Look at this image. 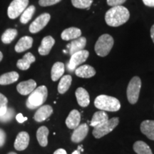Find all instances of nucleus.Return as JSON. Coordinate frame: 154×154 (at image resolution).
<instances>
[{
	"label": "nucleus",
	"instance_id": "nucleus-1",
	"mask_svg": "<svg viewBox=\"0 0 154 154\" xmlns=\"http://www.w3.org/2000/svg\"><path fill=\"white\" fill-rule=\"evenodd\" d=\"M129 11L123 6H116L107 11L105 21L110 26L117 27L125 24L129 19Z\"/></svg>",
	"mask_w": 154,
	"mask_h": 154
},
{
	"label": "nucleus",
	"instance_id": "nucleus-2",
	"mask_svg": "<svg viewBox=\"0 0 154 154\" xmlns=\"http://www.w3.org/2000/svg\"><path fill=\"white\" fill-rule=\"evenodd\" d=\"M94 105L100 110L111 112L118 111L121 109V103L119 99L106 95L98 96L94 101Z\"/></svg>",
	"mask_w": 154,
	"mask_h": 154
},
{
	"label": "nucleus",
	"instance_id": "nucleus-3",
	"mask_svg": "<svg viewBox=\"0 0 154 154\" xmlns=\"http://www.w3.org/2000/svg\"><path fill=\"white\" fill-rule=\"evenodd\" d=\"M47 88L45 86H38L29 94L26 100V106L30 109H34L41 106L47 99Z\"/></svg>",
	"mask_w": 154,
	"mask_h": 154
},
{
	"label": "nucleus",
	"instance_id": "nucleus-4",
	"mask_svg": "<svg viewBox=\"0 0 154 154\" xmlns=\"http://www.w3.org/2000/svg\"><path fill=\"white\" fill-rule=\"evenodd\" d=\"M114 40L111 35L108 34H104L98 38L95 44V51L96 54L99 57H104L110 53L112 49Z\"/></svg>",
	"mask_w": 154,
	"mask_h": 154
},
{
	"label": "nucleus",
	"instance_id": "nucleus-5",
	"mask_svg": "<svg viewBox=\"0 0 154 154\" xmlns=\"http://www.w3.org/2000/svg\"><path fill=\"white\" fill-rule=\"evenodd\" d=\"M119 123V119L118 117L109 119L105 123L99 126L94 127L93 135L96 138H101L103 136L111 133L114 128L118 126Z\"/></svg>",
	"mask_w": 154,
	"mask_h": 154
},
{
	"label": "nucleus",
	"instance_id": "nucleus-6",
	"mask_svg": "<svg viewBox=\"0 0 154 154\" xmlns=\"http://www.w3.org/2000/svg\"><path fill=\"white\" fill-rule=\"evenodd\" d=\"M140 88H141V81L138 76H134L131 79L126 90L127 98L131 104L137 103L139 97Z\"/></svg>",
	"mask_w": 154,
	"mask_h": 154
},
{
	"label": "nucleus",
	"instance_id": "nucleus-7",
	"mask_svg": "<svg viewBox=\"0 0 154 154\" xmlns=\"http://www.w3.org/2000/svg\"><path fill=\"white\" fill-rule=\"evenodd\" d=\"M28 5L29 0H13L8 7V17L11 19L17 18L27 8Z\"/></svg>",
	"mask_w": 154,
	"mask_h": 154
},
{
	"label": "nucleus",
	"instance_id": "nucleus-8",
	"mask_svg": "<svg viewBox=\"0 0 154 154\" xmlns=\"http://www.w3.org/2000/svg\"><path fill=\"white\" fill-rule=\"evenodd\" d=\"M88 56H89V52L84 49L72 54L71 56L68 64H67L68 70L70 72H74L78 66H79L82 63L85 62L86 59H88Z\"/></svg>",
	"mask_w": 154,
	"mask_h": 154
},
{
	"label": "nucleus",
	"instance_id": "nucleus-9",
	"mask_svg": "<svg viewBox=\"0 0 154 154\" xmlns=\"http://www.w3.org/2000/svg\"><path fill=\"white\" fill-rule=\"evenodd\" d=\"M51 16L48 13L39 15L29 26V32L32 34H36L43 29L50 21Z\"/></svg>",
	"mask_w": 154,
	"mask_h": 154
},
{
	"label": "nucleus",
	"instance_id": "nucleus-10",
	"mask_svg": "<svg viewBox=\"0 0 154 154\" xmlns=\"http://www.w3.org/2000/svg\"><path fill=\"white\" fill-rule=\"evenodd\" d=\"M86 45V38L84 36L73 40L70 44H67V49H68V53L72 56L76 52L84 50Z\"/></svg>",
	"mask_w": 154,
	"mask_h": 154
},
{
	"label": "nucleus",
	"instance_id": "nucleus-11",
	"mask_svg": "<svg viewBox=\"0 0 154 154\" xmlns=\"http://www.w3.org/2000/svg\"><path fill=\"white\" fill-rule=\"evenodd\" d=\"M72 135V141L74 143H80L87 136L88 132V126L86 124H82L74 129Z\"/></svg>",
	"mask_w": 154,
	"mask_h": 154
},
{
	"label": "nucleus",
	"instance_id": "nucleus-12",
	"mask_svg": "<svg viewBox=\"0 0 154 154\" xmlns=\"http://www.w3.org/2000/svg\"><path fill=\"white\" fill-rule=\"evenodd\" d=\"M53 113V109L51 106L44 105L40 106L34 116V119L37 122H42L47 120Z\"/></svg>",
	"mask_w": 154,
	"mask_h": 154
},
{
	"label": "nucleus",
	"instance_id": "nucleus-13",
	"mask_svg": "<svg viewBox=\"0 0 154 154\" xmlns=\"http://www.w3.org/2000/svg\"><path fill=\"white\" fill-rule=\"evenodd\" d=\"M36 87V83L33 79L20 82L17 86V90L22 95L26 96L32 93Z\"/></svg>",
	"mask_w": 154,
	"mask_h": 154
},
{
	"label": "nucleus",
	"instance_id": "nucleus-14",
	"mask_svg": "<svg viewBox=\"0 0 154 154\" xmlns=\"http://www.w3.org/2000/svg\"><path fill=\"white\" fill-rule=\"evenodd\" d=\"M29 135L26 131H22L17 135L14 142V148L17 151H24L28 147Z\"/></svg>",
	"mask_w": 154,
	"mask_h": 154
},
{
	"label": "nucleus",
	"instance_id": "nucleus-15",
	"mask_svg": "<svg viewBox=\"0 0 154 154\" xmlns=\"http://www.w3.org/2000/svg\"><path fill=\"white\" fill-rule=\"evenodd\" d=\"M55 44V40L52 36H45L43 39H42L41 45L38 47V51L40 55L46 56L48 55L52 49Z\"/></svg>",
	"mask_w": 154,
	"mask_h": 154
},
{
	"label": "nucleus",
	"instance_id": "nucleus-16",
	"mask_svg": "<svg viewBox=\"0 0 154 154\" xmlns=\"http://www.w3.org/2000/svg\"><path fill=\"white\" fill-rule=\"evenodd\" d=\"M77 102L79 105L82 107H87L90 103V97L88 91L85 88L79 87L75 92Z\"/></svg>",
	"mask_w": 154,
	"mask_h": 154
},
{
	"label": "nucleus",
	"instance_id": "nucleus-17",
	"mask_svg": "<svg viewBox=\"0 0 154 154\" xmlns=\"http://www.w3.org/2000/svg\"><path fill=\"white\" fill-rule=\"evenodd\" d=\"M74 72L77 76L84 79L91 78V77L95 76L96 74V70L94 67L86 64L77 67L75 69Z\"/></svg>",
	"mask_w": 154,
	"mask_h": 154
},
{
	"label": "nucleus",
	"instance_id": "nucleus-18",
	"mask_svg": "<svg viewBox=\"0 0 154 154\" xmlns=\"http://www.w3.org/2000/svg\"><path fill=\"white\" fill-rule=\"evenodd\" d=\"M81 121V114L78 111L74 109L69 113L66 119V124L70 129H75L77 126H79Z\"/></svg>",
	"mask_w": 154,
	"mask_h": 154
},
{
	"label": "nucleus",
	"instance_id": "nucleus-19",
	"mask_svg": "<svg viewBox=\"0 0 154 154\" xmlns=\"http://www.w3.org/2000/svg\"><path fill=\"white\" fill-rule=\"evenodd\" d=\"M33 44V38L31 36H23L19 40L16 46H15V51L17 53H21L23 51L29 49Z\"/></svg>",
	"mask_w": 154,
	"mask_h": 154
},
{
	"label": "nucleus",
	"instance_id": "nucleus-20",
	"mask_svg": "<svg viewBox=\"0 0 154 154\" xmlns=\"http://www.w3.org/2000/svg\"><path fill=\"white\" fill-rule=\"evenodd\" d=\"M35 60L36 59L32 53L28 52L23 57L22 59L17 61V66L20 70H27L29 69L31 64L34 63Z\"/></svg>",
	"mask_w": 154,
	"mask_h": 154
},
{
	"label": "nucleus",
	"instance_id": "nucleus-21",
	"mask_svg": "<svg viewBox=\"0 0 154 154\" xmlns=\"http://www.w3.org/2000/svg\"><path fill=\"white\" fill-rule=\"evenodd\" d=\"M82 36V31L76 27H69L64 29L61 34V37L64 41L76 39Z\"/></svg>",
	"mask_w": 154,
	"mask_h": 154
},
{
	"label": "nucleus",
	"instance_id": "nucleus-22",
	"mask_svg": "<svg viewBox=\"0 0 154 154\" xmlns=\"http://www.w3.org/2000/svg\"><path fill=\"white\" fill-rule=\"evenodd\" d=\"M140 131L149 139L154 140V121L146 120L140 124Z\"/></svg>",
	"mask_w": 154,
	"mask_h": 154
},
{
	"label": "nucleus",
	"instance_id": "nucleus-23",
	"mask_svg": "<svg viewBox=\"0 0 154 154\" xmlns=\"http://www.w3.org/2000/svg\"><path fill=\"white\" fill-rule=\"evenodd\" d=\"M64 64L62 62H56L53 65L51 71V77L53 82L59 80L64 74Z\"/></svg>",
	"mask_w": 154,
	"mask_h": 154
},
{
	"label": "nucleus",
	"instance_id": "nucleus-24",
	"mask_svg": "<svg viewBox=\"0 0 154 154\" xmlns=\"http://www.w3.org/2000/svg\"><path fill=\"white\" fill-rule=\"evenodd\" d=\"M108 120H109V116H108V114L104 111H97V112L94 113L93 117H92L90 126L92 127L99 126V125L103 124Z\"/></svg>",
	"mask_w": 154,
	"mask_h": 154
},
{
	"label": "nucleus",
	"instance_id": "nucleus-25",
	"mask_svg": "<svg viewBox=\"0 0 154 154\" xmlns=\"http://www.w3.org/2000/svg\"><path fill=\"white\" fill-rule=\"evenodd\" d=\"M49 129L46 126H42L37 130L36 132V138L42 147H46L48 144V136H49Z\"/></svg>",
	"mask_w": 154,
	"mask_h": 154
},
{
	"label": "nucleus",
	"instance_id": "nucleus-26",
	"mask_svg": "<svg viewBox=\"0 0 154 154\" xmlns=\"http://www.w3.org/2000/svg\"><path fill=\"white\" fill-rule=\"evenodd\" d=\"M19 74L16 72H11L4 74L0 76V85H9L16 82L19 79Z\"/></svg>",
	"mask_w": 154,
	"mask_h": 154
},
{
	"label": "nucleus",
	"instance_id": "nucleus-27",
	"mask_svg": "<svg viewBox=\"0 0 154 154\" xmlns=\"http://www.w3.org/2000/svg\"><path fill=\"white\" fill-rule=\"evenodd\" d=\"M72 82V77L70 75H65L62 76L58 85V91L59 94H63L70 88Z\"/></svg>",
	"mask_w": 154,
	"mask_h": 154
},
{
	"label": "nucleus",
	"instance_id": "nucleus-28",
	"mask_svg": "<svg viewBox=\"0 0 154 154\" xmlns=\"http://www.w3.org/2000/svg\"><path fill=\"white\" fill-rule=\"evenodd\" d=\"M133 148L134 151L137 154H153L149 146L141 140L135 142Z\"/></svg>",
	"mask_w": 154,
	"mask_h": 154
},
{
	"label": "nucleus",
	"instance_id": "nucleus-29",
	"mask_svg": "<svg viewBox=\"0 0 154 154\" xmlns=\"http://www.w3.org/2000/svg\"><path fill=\"white\" fill-rule=\"evenodd\" d=\"M17 36V30L15 29H8L2 35V42L5 44H10Z\"/></svg>",
	"mask_w": 154,
	"mask_h": 154
},
{
	"label": "nucleus",
	"instance_id": "nucleus-30",
	"mask_svg": "<svg viewBox=\"0 0 154 154\" xmlns=\"http://www.w3.org/2000/svg\"><path fill=\"white\" fill-rule=\"evenodd\" d=\"M36 8L33 5L29 6V7H27L25 10L23 11V13L21 14L20 17V22L22 24H26L31 20V19L32 18L33 15L35 12Z\"/></svg>",
	"mask_w": 154,
	"mask_h": 154
},
{
	"label": "nucleus",
	"instance_id": "nucleus-31",
	"mask_svg": "<svg viewBox=\"0 0 154 154\" xmlns=\"http://www.w3.org/2000/svg\"><path fill=\"white\" fill-rule=\"evenodd\" d=\"M72 3L76 8L89 9L93 0H72Z\"/></svg>",
	"mask_w": 154,
	"mask_h": 154
},
{
	"label": "nucleus",
	"instance_id": "nucleus-32",
	"mask_svg": "<svg viewBox=\"0 0 154 154\" xmlns=\"http://www.w3.org/2000/svg\"><path fill=\"white\" fill-rule=\"evenodd\" d=\"M15 111L12 108H7V110L3 115L0 116V121L1 122H8L13 119Z\"/></svg>",
	"mask_w": 154,
	"mask_h": 154
},
{
	"label": "nucleus",
	"instance_id": "nucleus-33",
	"mask_svg": "<svg viewBox=\"0 0 154 154\" xmlns=\"http://www.w3.org/2000/svg\"><path fill=\"white\" fill-rule=\"evenodd\" d=\"M8 100L2 94L0 93V116L3 115L7 110Z\"/></svg>",
	"mask_w": 154,
	"mask_h": 154
},
{
	"label": "nucleus",
	"instance_id": "nucleus-34",
	"mask_svg": "<svg viewBox=\"0 0 154 154\" xmlns=\"http://www.w3.org/2000/svg\"><path fill=\"white\" fill-rule=\"evenodd\" d=\"M61 0H39L38 5L42 7H48V6L54 5L60 2Z\"/></svg>",
	"mask_w": 154,
	"mask_h": 154
},
{
	"label": "nucleus",
	"instance_id": "nucleus-35",
	"mask_svg": "<svg viewBox=\"0 0 154 154\" xmlns=\"http://www.w3.org/2000/svg\"><path fill=\"white\" fill-rule=\"evenodd\" d=\"M126 0H107L108 5L111 7H116V6H121V5L126 2Z\"/></svg>",
	"mask_w": 154,
	"mask_h": 154
},
{
	"label": "nucleus",
	"instance_id": "nucleus-36",
	"mask_svg": "<svg viewBox=\"0 0 154 154\" xmlns=\"http://www.w3.org/2000/svg\"><path fill=\"white\" fill-rule=\"evenodd\" d=\"M6 140V134L4 130L0 128V147L4 146Z\"/></svg>",
	"mask_w": 154,
	"mask_h": 154
},
{
	"label": "nucleus",
	"instance_id": "nucleus-37",
	"mask_svg": "<svg viewBox=\"0 0 154 154\" xmlns=\"http://www.w3.org/2000/svg\"><path fill=\"white\" fill-rule=\"evenodd\" d=\"M16 119L19 123L22 124V123H24V121L27 120V117H24V116L22 115V113H18V114L16 116Z\"/></svg>",
	"mask_w": 154,
	"mask_h": 154
},
{
	"label": "nucleus",
	"instance_id": "nucleus-38",
	"mask_svg": "<svg viewBox=\"0 0 154 154\" xmlns=\"http://www.w3.org/2000/svg\"><path fill=\"white\" fill-rule=\"evenodd\" d=\"M143 2L146 6L154 7V0H143Z\"/></svg>",
	"mask_w": 154,
	"mask_h": 154
},
{
	"label": "nucleus",
	"instance_id": "nucleus-39",
	"mask_svg": "<svg viewBox=\"0 0 154 154\" xmlns=\"http://www.w3.org/2000/svg\"><path fill=\"white\" fill-rule=\"evenodd\" d=\"M54 154H67V153L64 149H57V151L54 153Z\"/></svg>",
	"mask_w": 154,
	"mask_h": 154
},
{
	"label": "nucleus",
	"instance_id": "nucleus-40",
	"mask_svg": "<svg viewBox=\"0 0 154 154\" xmlns=\"http://www.w3.org/2000/svg\"><path fill=\"white\" fill-rule=\"evenodd\" d=\"M82 147L83 146H78V149L76 150V151H74V152L72 154H81V151H84V149H82Z\"/></svg>",
	"mask_w": 154,
	"mask_h": 154
},
{
	"label": "nucleus",
	"instance_id": "nucleus-41",
	"mask_svg": "<svg viewBox=\"0 0 154 154\" xmlns=\"http://www.w3.org/2000/svg\"><path fill=\"white\" fill-rule=\"evenodd\" d=\"M151 37L154 43V24L152 26V27L151 29Z\"/></svg>",
	"mask_w": 154,
	"mask_h": 154
},
{
	"label": "nucleus",
	"instance_id": "nucleus-42",
	"mask_svg": "<svg viewBox=\"0 0 154 154\" xmlns=\"http://www.w3.org/2000/svg\"><path fill=\"white\" fill-rule=\"evenodd\" d=\"M3 59V54L0 51V62H1V61Z\"/></svg>",
	"mask_w": 154,
	"mask_h": 154
},
{
	"label": "nucleus",
	"instance_id": "nucleus-43",
	"mask_svg": "<svg viewBox=\"0 0 154 154\" xmlns=\"http://www.w3.org/2000/svg\"><path fill=\"white\" fill-rule=\"evenodd\" d=\"M8 154H17V153H14V152H10V153H9Z\"/></svg>",
	"mask_w": 154,
	"mask_h": 154
}]
</instances>
